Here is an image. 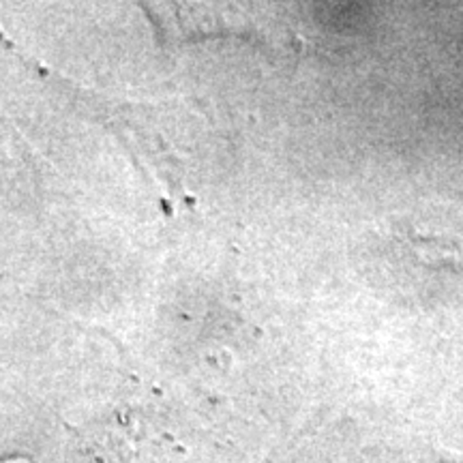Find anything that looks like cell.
Returning <instances> with one entry per match:
<instances>
[{
  "mask_svg": "<svg viewBox=\"0 0 463 463\" xmlns=\"http://www.w3.org/2000/svg\"><path fill=\"white\" fill-rule=\"evenodd\" d=\"M140 3L161 39L167 43L236 31L219 17L215 9L206 7L200 0H140Z\"/></svg>",
  "mask_w": 463,
  "mask_h": 463,
  "instance_id": "1",
  "label": "cell"
}]
</instances>
